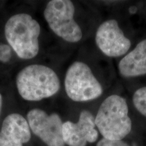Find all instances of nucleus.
Instances as JSON below:
<instances>
[{"label": "nucleus", "mask_w": 146, "mask_h": 146, "mask_svg": "<svg viewBox=\"0 0 146 146\" xmlns=\"http://www.w3.org/2000/svg\"><path fill=\"white\" fill-rule=\"evenodd\" d=\"M20 96L29 102H37L56 95L60 89V81L50 67L41 64L27 66L16 78Z\"/></svg>", "instance_id": "f257e3e1"}, {"label": "nucleus", "mask_w": 146, "mask_h": 146, "mask_svg": "<svg viewBox=\"0 0 146 146\" xmlns=\"http://www.w3.org/2000/svg\"><path fill=\"white\" fill-rule=\"evenodd\" d=\"M40 33L39 23L27 13L11 16L4 27L5 36L8 44L18 57L24 60L32 59L38 54Z\"/></svg>", "instance_id": "f03ea898"}, {"label": "nucleus", "mask_w": 146, "mask_h": 146, "mask_svg": "<svg viewBox=\"0 0 146 146\" xmlns=\"http://www.w3.org/2000/svg\"><path fill=\"white\" fill-rule=\"evenodd\" d=\"M96 125L103 138L123 140L132 129L129 107L125 98L112 95L106 98L96 116Z\"/></svg>", "instance_id": "7ed1b4c3"}, {"label": "nucleus", "mask_w": 146, "mask_h": 146, "mask_svg": "<svg viewBox=\"0 0 146 146\" xmlns=\"http://www.w3.org/2000/svg\"><path fill=\"white\" fill-rule=\"evenodd\" d=\"M65 91L72 101L89 102L100 98L103 87L92 70L83 62H74L66 71L64 79Z\"/></svg>", "instance_id": "20e7f679"}, {"label": "nucleus", "mask_w": 146, "mask_h": 146, "mask_svg": "<svg viewBox=\"0 0 146 146\" xmlns=\"http://www.w3.org/2000/svg\"><path fill=\"white\" fill-rule=\"evenodd\" d=\"M75 8L69 0H52L47 3L43 12L51 30L69 43H77L83 36L81 28L74 20Z\"/></svg>", "instance_id": "39448f33"}, {"label": "nucleus", "mask_w": 146, "mask_h": 146, "mask_svg": "<svg viewBox=\"0 0 146 146\" xmlns=\"http://www.w3.org/2000/svg\"><path fill=\"white\" fill-rule=\"evenodd\" d=\"M31 131L47 146H64L63 139V122L56 113L48 114L39 108L30 110L27 114Z\"/></svg>", "instance_id": "423d86ee"}, {"label": "nucleus", "mask_w": 146, "mask_h": 146, "mask_svg": "<svg viewBox=\"0 0 146 146\" xmlns=\"http://www.w3.org/2000/svg\"><path fill=\"white\" fill-rule=\"evenodd\" d=\"M96 43L103 54L111 58L123 56L131 46V41L114 19L108 20L100 25L96 33Z\"/></svg>", "instance_id": "0eeeda50"}, {"label": "nucleus", "mask_w": 146, "mask_h": 146, "mask_svg": "<svg viewBox=\"0 0 146 146\" xmlns=\"http://www.w3.org/2000/svg\"><path fill=\"white\" fill-rule=\"evenodd\" d=\"M62 135L65 145L68 146H86L88 143H94L99 137L96 117L89 110H83L77 123H63Z\"/></svg>", "instance_id": "6e6552de"}, {"label": "nucleus", "mask_w": 146, "mask_h": 146, "mask_svg": "<svg viewBox=\"0 0 146 146\" xmlns=\"http://www.w3.org/2000/svg\"><path fill=\"white\" fill-rule=\"evenodd\" d=\"M31 137L28 122L21 114L13 113L3 120L0 131V146H23Z\"/></svg>", "instance_id": "1a4fd4ad"}, {"label": "nucleus", "mask_w": 146, "mask_h": 146, "mask_svg": "<svg viewBox=\"0 0 146 146\" xmlns=\"http://www.w3.org/2000/svg\"><path fill=\"white\" fill-rule=\"evenodd\" d=\"M118 70L123 77L133 78L146 74V39L140 41L122 58Z\"/></svg>", "instance_id": "9d476101"}, {"label": "nucleus", "mask_w": 146, "mask_h": 146, "mask_svg": "<svg viewBox=\"0 0 146 146\" xmlns=\"http://www.w3.org/2000/svg\"><path fill=\"white\" fill-rule=\"evenodd\" d=\"M133 103L138 112L146 118V87L139 88L134 93Z\"/></svg>", "instance_id": "9b49d317"}, {"label": "nucleus", "mask_w": 146, "mask_h": 146, "mask_svg": "<svg viewBox=\"0 0 146 146\" xmlns=\"http://www.w3.org/2000/svg\"><path fill=\"white\" fill-rule=\"evenodd\" d=\"M13 50L9 44L0 43V62L7 63L12 59Z\"/></svg>", "instance_id": "f8f14e48"}, {"label": "nucleus", "mask_w": 146, "mask_h": 146, "mask_svg": "<svg viewBox=\"0 0 146 146\" xmlns=\"http://www.w3.org/2000/svg\"><path fill=\"white\" fill-rule=\"evenodd\" d=\"M96 146H130L127 142L123 140H108L106 139H102L98 142Z\"/></svg>", "instance_id": "ddd939ff"}, {"label": "nucleus", "mask_w": 146, "mask_h": 146, "mask_svg": "<svg viewBox=\"0 0 146 146\" xmlns=\"http://www.w3.org/2000/svg\"><path fill=\"white\" fill-rule=\"evenodd\" d=\"M2 104H3V99L2 96H1V94H0V114H1V108H2Z\"/></svg>", "instance_id": "4468645a"}]
</instances>
